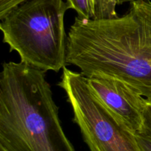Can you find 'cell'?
Listing matches in <instances>:
<instances>
[{
    "label": "cell",
    "mask_w": 151,
    "mask_h": 151,
    "mask_svg": "<svg viewBox=\"0 0 151 151\" xmlns=\"http://www.w3.org/2000/svg\"><path fill=\"white\" fill-rule=\"evenodd\" d=\"M0 151H3V150H0Z\"/></svg>",
    "instance_id": "cell-10"
},
{
    "label": "cell",
    "mask_w": 151,
    "mask_h": 151,
    "mask_svg": "<svg viewBox=\"0 0 151 151\" xmlns=\"http://www.w3.org/2000/svg\"><path fill=\"white\" fill-rule=\"evenodd\" d=\"M70 9L63 0H27L1 20L3 42L21 62L58 72L66 65L68 35L64 18Z\"/></svg>",
    "instance_id": "cell-3"
},
{
    "label": "cell",
    "mask_w": 151,
    "mask_h": 151,
    "mask_svg": "<svg viewBox=\"0 0 151 151\" xmlns=\"http://www.w3.org/2000/svg\"><path fill=\"white\" fill-rule=\"evenodd\" d=\"M139 135L151 140V100L146 99V106L144 111V121L142 130Z\"/></svg>",
    "instance_id": "cell-7"
},
{
    "label": "cell",
    "mask_w": 151,
    "mask_h": 151,
    "mask_svg": "<svg viewBox=\"0 0 151 151\" xmlns=\"http://www.w3.org/2000/svg\"><path fill=\"white\" fill-rule=\"evenodd\" d=\"M87 79L94 95L118 122L133 134L139 133L144 121L146 98L114 77L95 74Z\"/></svg>",
    "instance_id": "cell-4"
},
{
    "label": "cell",
    "mask_w": 151,
    "mask_h": 151,
    "mask_svg": "<svg viewBox=\"0 0 151 151\" xmlns=\"http://www.w3.org/2000/svg\"><path fill=\"white\" fill-rule=\"evenodd\" d=\"M70 9L75 10L78 16L81 19H93V13L91 0H66Z\"/></svg>",
    "instance_id": "cell-6"
},
{
    "label": "cell",
    "mask_w": 151,
    "mask_h": 151,
    "mask_svg": "<svg viewBox=\"0 0 151 151\" xmlns=\"http://www.w3.org/2000/svg\"><path fill=\"white\" fill-rule=\"evenodd\" d=\"M130 4L125 14L112 19L75 17L68 32L66 65L86 78H118L151 100V1Z\"/></svg>",
    "instance_id": "cell-1"
},
{
    "label": "cell",
    "mask_w": 151,
    "mask_h": 151,
    "mask_svg": "<svg viewBox=\"0 0 151 151\" xmlns=\"http://www.w3.org/2000/svg\"><path fill=\"white\" fill-rule=\"evenodd\" d=\"M137 142L142 151H151V140L139 134H136Z\"/></svg>",
    "instance_id": "cell-9"
},
{
    "label": "cell",
    "mask_w": 151,
    "mask_h": 151,
    "mask_svg": "<svg viewBox=\"0 0 151 151\" xmlns=\"http://www.w3.org/2000/svg\"><path fill=\"white\" fill-rule=\"evenodd\" d=\"M135 0H91L94 13L93 19H112L118 16L116 11L117 5Z\"/></svg>",
    "instance_id": "cell-5"
},
{
    "label": "cell",
    "mask_w": 151,
    "mask_h": 151,
    "mask_svg": "<svg viewBox=\"0 0 151 151\" xmlns=\"http://www.w3.org/2000/svg\"><path fill=\"white\" fill-rule=\"evenodd\" d=\"M27 0H0V19H2L10 10Z\"/></svg>",
    "instance_id": "cell-8"
},
{
    "label": "cell",
    "mask_w": 151,
    "mask_h": 151,
    "mask_svg": "<svg viewBox=\"0 0 151 151\" xmlns=\"http://www.w3.org/2000/svg\"><path fill=\"white\" fill-rule=\"evenodd\" d=\"M45 71L19 62L0 74V150L76 151L65 134Z\"/></svg>",
    "instance_id": "cell-2"
}]
</instances>
